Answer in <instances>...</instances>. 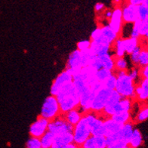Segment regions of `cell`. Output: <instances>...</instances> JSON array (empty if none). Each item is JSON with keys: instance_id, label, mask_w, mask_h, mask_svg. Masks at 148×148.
Listing matches in <instances>:
<instances>
[{"instance_id": "cell-11", "label": "cell", "mask_w": 148, "mask_h": 148, "mask_svg": "<svg viewBox=\"0 0 148 148\" xmlns=\"http://www.w3.org/2000/svg\"><path fill=\"white\" fill-rule=\"evenodd\" d=\"M122 9V14H123V23H130L133 24L138 20V6H134L132 5L128 4L123 7Z\"/></svg>"}, {"instance_id": "cell-15", "label": "cell", "mask_w": 148, "mask_h": 148, "mask_svg": "<svg viewBox=\"0 0 148 148\" xmlns=\"http://www.w3.org/2000/svg\"><path fill=\"white\" fill-rule=\"evenodd\" d=\"M73 143V136L72 132L64 133V134L56 135L55 138L54 145L53 147H65L68 144Z\"/></svg>"}, {"instance_id": "cell-25", "label": "cell", "mask_w": 148, "mask_h": 148, "mask_svg": "<svg viewBox=\"0 0 148 148\" xmlns=\"http://www.w3.org/2000/svg\"><path fill=\"white\" fill-rule=\"evenodd\" d=\"M115 48V56L116 58H124L125 54V47H124V42L123 39L119 37L118 39L114 42L113 44Z\"/></svg>"}, {"instance_id": "cell-6", "label": "cell", "mask_w": 148, "mask_h": 148, "mask_svg": "<svg viewBox=\"0 0 148 148\" xmlns=\"http://www.w3.org/2000/svg\"><path fill=\"white\" fill-rule=\"evenodd\" d=\"M73 126L70 125L61 114L56 117L55 119L50 121L48 126V131L55 134V136L64 133H73Z\"/></svg>"}, {"instance_id": "cell-30", "label": "cell", "mask_w": 148, "mask_h": 148, "mask_svg": "<svg viewBox=\"0 0 148 148\" xmlns=\"http://www.w3.org/2000/svg\"><path fill=\"white\" fill-rule=\"evenodd\" d=\"M148 66V51L147 49L142 48L138 58V66L141 68L144 66Z\"/></svg>"}, {"instance_id": "cell-10", "label": "cell", "mask_w": 148, "mask_h": 148, "mask_svg": "<svg viewBox=\"0 0 148 148\" xmlns=\"http://www.w3.org/2000/svg\"><path fill=\"white\" fill-rule=\"evenodd\" d=\"M110 29L113 30L115 33L119 36L121 29L123 25V14H122V9L119 7L114 8L113 11H112V15L110 18L108 24Z\"/></svg>"}, {"instance_id": "cell-18", "label": "cell", "mask_w": 148, "mask_h": 148, "mask_svg": "<svg viewBox=\"0 0 148 148\" xmlns=\"http://www.w3.org/2000/svg\"><path fill=\"white\" fill-rule=\"evenodd\" d=\"M103 119L98 116L91 129V135L93 137L104 136L105 137V129L103 126Z\"/></svg>"}, {"instance_id": "cell-27", "label": "cell", "mask_w": 148, "mask_h": 148, "mask_svg": "<svg viewBox=\"0 0 148 148\" xmlns=\"http://www.w3.org/2000/svg\"><path fill=\"white\" fill-rule=\"evenodd\" d=\"M113 73V72H112V71L101 68V70H97V72L95 73V79L97 82L103 83Z\"/></svg>"}, {"instance_id": "cell-21", "label": "cell", "mask_w": 148, "mask_h": 148, "mask_svg": "<svg viewBox=\"0 0 148 148\" xmlns=\"http://www.w3.org/2000/svg\"><path fill=\"white\" fill-rule=\"evenodd\" d=\"M101 63L102 68L106 69L107 70L114 71V61H115V58H113L110 54H107L103 56L98 57Z\"/></svg>"}, {"instance_id": "cell-31", "label": "cell", "mask_w": 148, "mask_h": 148, "mask_svg": "<svg viewBox=\"0 0 148 148\" xmlns=\"http://www.w3.org/2000/svg\"><path fill=\"white\" fill-rule=\"evenodd\" d=\"M148 119V108L147 107H144L143 108L140 109L137 113L135 117V121L137 123H143L147 120Z\"/></svg>"}, {"instance_id": "cell-17", "label": "cell", "mask_w": 148, "mask_h": 148, "mask_svg": "<svg viewBox=\"0 0 148 148\" xmlns=\"http://www.w3.org/2000/svg\"><path fill=\"white\" fill-rule=\"evenodd\" d=\"M134 129V123H133L132 121L125 123V124H124L123 125L121 130L119 131L121 139H122L123 141H124V142L127 143V144H129V140H130L131 138H132V135Z\"/></svg>"}, {"instance_id": "cell-40", "label": "cell", "mask_w": 148, "mask_h": 148, "mask_svg": "<svg viewBox=\"0 0 148 148\" xmlns=\"http://www.w3.org/2000/svg\"><path fill=\"white\" fill-rule=\"evenodd\" d=\"M95 148H107V142H106V138L104 136H97L94 137Z\"/></svg>"}, {"instance_id": "cell-41", "label": "cell", "mask_w": 148, "mask_h": 148, "mask_svg": "<svg viewBox=\"0 0 148 148\" xmlns=\"http://www.w3.org/2000/svg\"><path fill=\"white\" fill-rule=\"evenodd\" d=\"M77 50L79 51H87L91 46V40H82L77 43Z\"/></svg>"}, {"instance_id": "cell-48", "label": "cell", "mask_w": 148, "mask_h": 148, "mask_svg": "<svg viewBox=\"0 0 148 148\" xmlns=\"http://www.w3.org/2000/svg\"><path fill=\"white\" fill-rule=\"evenodd\" d=\"M126 148H132V147H129V146H128V147H127Z\"/></svg>"}, {"instance_id": "cell-32", "label": "cell", "mask_w": 148, "mask_h": 148, "mask_svg": "<svg viewBox=\"0 0 148 148\" xmlns=\"http://www.w3.org/2000/svg\"><path fill=\"white\" fill-rule=\"evenodd\" d=\"M103 85L104 88L110 90V91L115 90L116 85V76L115 74H112L109 78L103 82Z\"/></svg>"}, {"instance_id": "cell-28", "label": "cell", "mask_w": 148, "mask_h": 148, "mask_svg": "<svg viewBox=\"0 0 148 148\" xmlns=\"http://www.w3.org/2000/svg\"><path fill=\"white\" fill-rule=\"evenodd\" d=\"M128 66H129L128 61H127L125 58H115L114 71H127L128 70Z\"/></svg>"}, {"instance_id": "cell-20", "label": "cell", "mask_w": 148, "mask_h": 148, "mask_svg": "<svg viewBox=\"0 0 148 148\" xmlns=\"http://www.w3.org/2000/svg\"><path fill=\"white\" fill-rule=\"evenodd\" d=\"M101 31L102 36L111 45H113L114 42L119 38V36L114 33L107 24L101 27Z\"/></svg>"}, {"instance_id": "cell-14", "label": "cell", "mask_w": 148, "mask_h": 148, "mask_svg": "<svg viewBox=\"0 0 148 148\" xmlns=\"http://www.w3.org/2000/svg\"><path fill=\"white\" fill-rule=\"evenodd\" d=\"M123 125L116 123L115 121L111 119L110 118H107L103 119V126L105 129V137L115 134L121 130Z\"/></svg>"}, {"instance_id": "cell-24", "label": "cell", "mask_w": 148, "mask_h": 148, "mask_svg": "<svg viewBox=\"0 0 148 148\" xmlns=\"http://www.w3.org/2000/svg\"><path fill=\"white\" fill-rule=\"evenodd\" d=\"M123 42H124L125 54L127 55H130L139 45V39H136V38L129 37V38L123 39Z\"/></svg>"}, {"instance_id": "cell-34", "label": "cell", "mask_w": 148, "mask_h": 148, "mask_svg": "<svg viewBox=\"0 0 148 148\" xmlns=\"http://www.w3.org/2000/svg\"><path fill=\"white\" fill-rule=\"evenodd\" d=\"M127 74L129 75L131 79L132 80L134 83L137 82V80L139 78H140V69L137 66H133L132 68H131L129 70H127Z\"/></svg>"}, {"instance_id": "cell-42", "label": "cell", "mask_w": 148, "mask_h": 148, "mask_svg": "<svg viewBox=\"0 0 148 148\" xmlns=\"http://www.w3.org/2000/svg\"><path fill=\"white\" fill-rule=\"evenodd\" d=\"M80 148H95V140L94 137H89L85 142L82 144V145L80 147Z\"/></svg>"}, {"instance_id": "cell-8", "label": "cell", "mask_w": 148, "mask_h": 148, "mask_svg": "<svg viewBox=\"0 0 148 148\" xmlns=\"http://www.w3.org/2000/svg\"><path fill=\"white\" fill-rule=\"evenodd\" d=\"M82 68L81 62V52L76 49L70 53L66 61V69L69 73L72 74V76L76 74Z\"/></svg>"}, {"instance_id": "cell-43", "label": "cell", "mask_w": 148, "mask_h": 148, "mask_svg": "<svg viewBox=\"0 0 148 148\" xmlns=\"http://www.w3.org/2000/svg\"><path fill=\"white\" fill-rule=\"evenodd\" d=\"M128 146H129V144L127 143L124 142L123 140H120V141L112 144L110 146H108L107 148H126Z\"/></svg>"}, {"instance_id": "cell-36", "label": "cell", "mask_w": 148, "mask_h": 148, "mask_svg": "<svg viewBox=\"0 0 148 148\" xmlns=\"http://www.w3.org/2000/svg\"><path fill=\"white\" fill-rule=\"evenodd\" d=\"M122 99V97L119 95V94L116 92L115 90H113L111 92L110 95L109 97V99L107 101V103L106 104L107 105H113V104H116V103H119V101Z\"/></svg>"}, {"instance_id": "cell-9", "label": "cell", "mask_w": 148, "mask_h": 148, "mask_svg": "<svg viewBox=\"0 0 148 148\" xmlns=\"http://www.w3.org/2000/svg\"><path fill=\"white\" fill-rule=\"evenodd\" d=\"M49 123V121L39 116L36 119V120L33 122L29 126V133L30 134V137L40 138L48 131Z\"/></svg>"}, {"instance_id": "cell-37", "label": "cell", "mask_w": 148, "mask_h": 148, "mask_svg": "<svg viewBox=\"0 0 148 148\" xmlns=\"http://www.w3.org/2000/svg\"><path fill=\"white\" fill-rule=\"evenodd\" d=\"M139 36L140 37L147 38L148 36V21H140L139 24Z\"/></svg>"}, {"instance_id": "cell-44", "label": "cell", "mask_w": 148, "mask_h": 148, "mask_svg": "<svg viewBox=\"0 0 148 148\" xmlns=\"http://www.w3.org/2000/svg\"><path fill=\"white\" fill-rule=\"evenodd\" d=\"M140 76H141L142 79H148V66H144L140 69Z\"/></svg>"}, {"instance_id": "cell-1", "label": "cell", "mask_w": 148, "mask_h": 148, "mask_svg": "<svg viewBox=\"0 0 148 148\" xmlns=\"http://www.w3.org/2000/svg\"><path fill=\"white\" fill-rule=\"evenodd\" d=\"M56 98L58 101L61 115L72 110L78 109L79 107V95L74 88L73 82L66 85L60 90Z\"/></svg>"}, {"instance_id": "cell-5", "label": "cell", "mask_w": 148, "mask_h": 148, "mask_svg": "<svg viewBox=\"0 0 148 148\" xmlns=\"http://www.w3.org/2000/svg\"><path fill=\"white\" fill-rule=\"evenodd\" d=\"M111 92L112 91L107 89L104 87L101 88L95 94V95L93 100H92L90 111L97 113V114L102 113L106 104H107V101L109 99Z\"/></svg>"}, {"instance_id": "cell-33", "label": "cell", "mask_w": 148, "mask_h": 148, "mask_svg": "<svg viewBox=\"0 0 148 148\" xmlns=\"http://www.w3.org/2000/svg\"><path fill=\"white\" fill-rule=\"evenodd\" d=\"M141 49H142V46H140V45H139L137 47L136 49H134V51L129 55H130L131 63L134 65V66L138 67V58Z\"/></svg>"}, {"instance_id": "cell-23", "label": "cell", "mask_w": 148, "mask_h": 148, "mask_svg": "<svg viewBox=\"0 0 148 148\" xmlns=\"http://www.w3.org/2000/svg\"><path fill=\"white\" fill-rule=\"evenodd\" d=\"M110 118L113 121H115L116 123L121 125H124L125 123L132 121V114L130 112H121V113L114 114Z\"/></svg>"}, {"instance_id": "cell-26", "label": "cell", "mask_w": 148, "mask_h": 148, "mask_svg": "<svg viewBox=\"0 0 148 148\" xmlns=\"http://www.w3.org/2000/svg\"><path fill=\"white\" fill-rule=\"evenodd\" d=\"M138 20L141 21H148V1L144 0L142 4L138 6Z\"/></svg>"}, {"instance_id": "cell-45", "label": "cell", "mask_w": 148, "mask_h": 148, "mask_svg": "<svg viewBox=\"0 0 148 148\" xmlns=\"http://www.w3.org/2000/svg\"><path fill=\"white\" fill-rule=\"evenodd\" d=\"M104 8H105V5H104L103 3H102V2H97L95 5V11L96 12H101L104 10Z\"/></svg>"}, {"instance_id": "cell-12", "label": "cell", "mask_w": 148, "mask_h": 148, "mask_svg": "<svg viewBox=\"0 0 148 148\" xmlns=\"http://www.w3.org/2000/svg\"><path fill=\"white\" fill-rule=\"evenodd\" d=\"M112 46L113 45L91 41V46H90L89 50L94 55L101 57L104 55H107V54H109Z\"/></svg>"}, {"instance_id": "cell-3", "label": "cell", "mask_w": 148, "mask_h": 148, "mask_svg": "<svg viewBox=\"0 0 148 148\" xmlns=\"http://www.w3.org/2000/svg\"><path fill=\"white\" fill-rule=\"evenodd\" d=\"M60 115V107L56 97L52 95L47 97L42 106L40 116L50 122Z\"/></svg>"}, {"instance_id": "cell-19", "label": "cell", "mask_w": 148, "mask_h": 148, "mask_svg": "<svg viewBox=\"0 0 148 148\" xmlns=\"http://www.w3.org/2000/svg\"><path fill=\"white\" fill-rule=\"evenodd\" d=\"M143 143H144V138H143L142 133L138 129L134 128L132 138L129 140V146L132 148H138L142 146Z\"/></svg>"}, {"instance_id": "cell-16", "label": "cell", "mask_w": 148, "mask_h": 148, "mask_svg": "<svg viewBox=\"0 0 148 148\" xmlns=\"http://www.w3.org/2000/svg\"><path fill=\"white\" fill-rule=\"evenodd\" d=\"M82 116L83 114L79 110V109L72 110L63 114V116L65 120L73 127L79 122L80 119H82Z\"/></svg>"}, {"instance_id": "cell-49", "label": "cell", "mask_w": 148, "mask_h": 148, "mask_svg": "<svg viewBox=\"0 0 148 148\" xmlns=\"http://www.w3.org/2000/svg\"><path fill=\"white\" fill-rule=\"evenodd\" d=\"M40 148H42V147H40Z\"/></svg>"}, {"instance_id": "cell-2", "label": "cell", "mask_w": 148, "mask_h": 148, "mask_svg": "<svg viewBox=\"0 0 148 148\" xmlns=\"http://www.w3.org/2000/svg\"><path fill=\"white\" fill-rule=\"evenodd\" d=\"M113 73L116 76V92L122 97H126L132 100L136 98L134 93L136 85L127 74V71H114Z\"/></svg>"}, {"instance_id": "cell-46", "label": "cell", "mask_w": 148, "mask_h": 148, "mask_svg": "<svg viewBox=\"0 0 148 148\" xmlns=\"http://www.w3.org/2000/svg\"><path fill=\"white\" fill-rule=\"evenodd\" d=\"M144 2V0H130V1H129V3L131 5H132L138 6L142 4Z\"/></svg>"}, {"instance_id": "cell-29", "label": "cell", "mask_w": 148, "mask_h": 148, "mask_svg": "<svg viewBox=\"0 0 148 148\" xmlns=\"http://www.w3.org/2000/svg\"><path fill=\"white\" fill-rule=\"evenodd\" d=\"M81 52V62H82V68L84 67H87L89 65L90 62L92 59L94 57H95V55H94L90 50H87L85 51H80Z\"/></svg>"}, {"instance_id": "cell-39", "label": "cell", "mask_w": 148, "mask_h": 148, "mask_svg": "<svg viewBox=\"0 0 148 148\" xmlns=\"http://www.w3.org/2000/svg\"><path fill=\"white\" fill-rule=\"evenodd\" d=\"M88 66L90 69H92V70L95 71V72H97V70H101V69L102 68V66L99 58L97 56L94 57L92 59V60H91V62H90L89 65H88Z\"/></svg>"}, {"instance_id": "cell-7", "label": "cell", "mask_w": 148, "mask_h": 148, "mask_svg": "<svg viewBox=\"0 0 148 148\" xmlns=\"http://www.w3.org/2000/svg\"><path fill=\"white\" fill-rule=\"evenodd\" d=\"M71 82H73V76L70 73H69L66 70L60 73L56 76V78L54 79L52 84H51V88H50L51 95L56 97L60 90L62 89L66 85Z\"/></svg>"}, {"instance_id": "cell-47", "label": "cell", "mask_w": 148, "mask_h": 148, "mask_svg": "<svg viewBox=\"0 0 148 148\" xmlns=\"http://www.w3.org/2000/svg\"><path fill=\"white\" fill-rule=\"evenodd\" d=\"M111 15H112V11L111 10H107L104 13V16L107 19L110 20V18H111Z\"/></svg>"}, {"instance_id": "cell-4", "label": "cell", "mask_w": 148, "mask_h": 148, "mask_svg": "<svg viewBox=\"0 0 148 148\" xmlns=\"http://www.w3.org/2000/svg\"><path fill=\"white\" fill-rule=\"evenodd\" d=\"M73 143L76 144L79 147L82 146L85 141L91 137V129L86 122L85 116H82V119L73 127Z\"/></svg>"}, {"instance_id": "cell-38", "label": "cell", "mask_w": 148, "mask_h": 148, "mask_svg": "<svg viewBox=\"0 0 148 148\" xmlns=\"http://www.w3.org/2000/svg\"><path fill=\"white\" fill-rule=\"evenodd\" d=\"M26 147L27 148H40L41 147V143L39 138L30 137L26 143Z\"/></svg>"}, {"instance_id": "cell-35", "label": "cell", "mask_w": 148, "mask_h": 148, "mask_svg": "<svg viewBox=\"0 0 148 148\" xmlns=\"http://www.w3.org/2000/svg\"><path fill=\"white\" fill-rule=\"evenodd\" d=\"M105 138H106V142H107V147L110 146V145H112V144H115V143L118 142V141L122 140L119 132L115 133V134L108 135V136L105 137Z\"/></svg>"}, {"instance_id": "cell-13", "label": "cell", "mask_w": 148, "mask_h": 148, "mask_svg": "<svg viewBox=\"0 0 148 148\" xmlns=\"http://www.w3.org/2000/svg\"><path fill=\"white\" fill-rule=\"evenodd\" d=\"M134 93L140 101H146L148 98V79H144L135 86Z\"/></svg>"}, {"instance_id": "cell-22", "label": "cell", "mask_w": 148, "mask_h": 148, "mask_svg": "<svg viewBox=\"0 0 148 148\" xmlns=\"http://www.w3.org/2000/svg\"><path fill=\"white\" fill-rule=\"evenodd\" d=\"M55 135L52 133L47 131L45 134L39 138L40 143H41L42 148H51L54 145Z\"/></svg>"}]
</instances>
